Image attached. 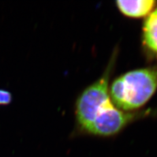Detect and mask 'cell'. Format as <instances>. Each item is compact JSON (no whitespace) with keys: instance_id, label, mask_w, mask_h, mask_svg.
I'll return each mask as SVG.
<instances>
[{"instance_id":"6da1fadb","label":"cell","mask_w":157,"mask_h":157,"mask_svg":"<svg viewBox=\"0 0 157 157\" xmlns=\"http://www.w3.org/2000/svg\"><path fill=\"white\" fill-rule=\"evenodd\" d=\"M110 67L78 98L77 120L81 128L88 134L111 136L119 132L133 118L121 111L111 101L109 91Z\"/></svg>"},{"instance_id":"7a4b0ae2","label":"cell","mask_w":157,"mask_h":157,"mask_svg":"<svg viewBox=\"0 0 157 157\" xmlns=\"http://www.w3.org/2000/svg\"><path fill=\"white\" fill-rule=\"evenodd\" d=\"M157 89V66L128 72L113 82L111 101L119 109H138L148 101Z\"/></svg>"},{"instance_id":"3957f363","label":"cell","mask_w":157,"mask_h":157,"mask_svg":"<svg viewBox=\"0 0 157 157\" xmlns=\"http://www.w3.org/2000/svg\"><path fill=\"white\" fill-rule=\"evenodd\" d=\"M118 8L125 15L139 18L150 13L156 3L154 0H137V1H117Z\"/></svg>"},{"instance_id":"277c9868","label":"cell","mask_w":157,"mask_h":157,"mask_svg":"<svg viewBox=\"0 0 157 157\" xmlns=\"http://www.w3.org/2000/svg\"><path fill=\"white\" fill-rule=\"evenodd\" d=\"M143 36L146 47L157 55V8L146 18L143 28Z\"/></svg>"},{"instance_id":"5b68a950","label":"cell","mask_w":157,"mask_h":157,"mask_svg":"<svg viewBox=\"0 0 157 157\" xmlns=\"http://www.w3.org/2000/svg\"><path fill=\"white\" fill-rule=\"evenodd\" d=\"M12 101V94L6 90L0 89V105H6L11 104Z\"/></svg>"}]
</instances>
